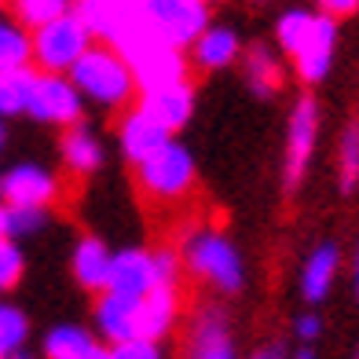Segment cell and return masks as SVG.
Wrapping results in <instances>:
<instances>
[{"label": "cell", "instance_id": "obj_1", "mask_svg": "<svg viewBox=\"0 0 359 359\" xmlns=\"http://www.w3.org/2000/svg\"><path fill=\"white\" fill-rule=\"evenodd\" d=\"M67 77L85 103L107 107V110H118L136 95V81L128 62L107 44H88V52L67 70Z\"/></svg>", "mask_w": 359, "mask_h": 359}, {"label": "cell", "instance_id": "obj_2", "mask_svg": "<svg viewBox=\"0 0 359 359\" xmlns=\"http://www.w3.org/2000/svg\"><path fill=\"white\" fill-rule=\"evenodd\" d=\"M70 11L85 22L92 41L114 48L121 59L128 52H136L143 41H151V29H147L143 11H140V0H74Z\"/></svg>", "mask_w": 359, "mask_h": 359}, {"label": "cell", "instance_id": "obj_3", "mask_svg": "<svg viewBox=\"0 0 359 359\" xmlns=\"http://www.w3.org/2000/svg\"><path fill=\"white\" fill-rule=\"evenodd\" d=\"M180 260H187V268L198 279L213 283L224 293H238L246 286V264H242L238 250L231 246V238L220 231H194L184 242Z\"/></svg>", "mask_w": 359, "mask_h": 359}, {"label": "cell", "instance_id": "obj_4", "mask_svg": "<svg viewBox=\"0 0 359 359\" xmlns=\"http://www.w3.org/2000/svg\"><path fill=\"white\" fill-rule=\"evenodd\" d=\"M88 44H92V34L85 29V22L74 11H67L29 34V55H34L41 74H67L88 52Z\"/></svg>", "mask_w": 359, "mask_h": 359}, {"label": "cell", "instance_id": "obj_5", "mask_svg": "<svg viewBox=\"0 0 359 359\" xmlns=\"http://www.w3.org/2000/svg\"><path fill=\"white\" fill-rule=\"evenodd\" d=\"M143 22L151 29V37H158L169 48H191L194 37L209 26L205 0H140Z\"/></svg>", "mask_w": 359, "mask_h": 359}, {"label": "cell", "instance_id": "obj_6", "mask_svg": "<svg viewBox=\"0 0 359 359\" xmlns=\"http://www.w3.org/2000/svg\"><path fill=\"white\" fill-rule=\"evenodd\" d=\"M140 187L151 194V198H161V202H172V198H184L194 184V158L184 143L169 140L165 147L140 161Z\"/></svg>", "mask_w": 359, "mask_h": 359}, {"label": "cell", "instance_id": "obj_7", "mask_svg": "<svg viewBox=\"0 0 359 359\" xmlns=\"http://www.w3.org/2000/svg\"><path fill=\"white\" fill-rule=\"evenodd\" d=\"M125 62H128V70H133V81H136V92L140 95L187 81V59H184V52H180V48L161 44L158 37L143 41L136 52H128Z\"/></svg>", "mask_w": 359, "mask_h": 359}, {"label": "cell", "instance_id": "obj_8", "mask_svg": "<svg viewBox=\"0 0 359 359\" xmlns=\"http://www.w3.org/2000/svg\"><path fill=\"white\" fill-rule=\"evenodd\" d=\"M26 114L44 121V125L70 128V125L81 121V114H85V100H81V92L70 85L67 74H37Z\"/></svg>", "mask_w": 359, "mask_h": 359}, {"label": "cell", "instance_id": "obj_9", "mask_svg": "<svg viewBox=\"0 0 359 359\" xmlns=\"http://www.w3.org/2000/svg\"><path fill=\"white\" fill-rule=\"evenodd\" d=\"M319 136V103L312 95H301L290 114V133H286V187L293 191L308 172V161L316 151Z\"/></svg>", "mask_w": 359, "mask_h": 359}, {"label": "cell", "instance_id": "obj_10", "mask_svg": "<svg viewBox=\"0 0 359 359\" xmlns=\"http://www.w3.org/2000/svg\"><path fill=\"white\" fill-rule=\"evenodd\" d=\"M55 194H59V180L44 165H34V161L11 165L4 172V184H0V198H4V205L48 209L55 202Z\"/></svg>", "mask_w": 359, "mask_h": 359}, {"label": "cell", "instance_id": "obj_11", "mask_svg": "<svg viewBox=\"0 0 359 359\" xmlns=\"http://www.w3.org/2000/svg\"><path fill=\"white\" fill-rule=\"evenodd\" d=\"M334 44H337V22L326 19V15H316L304 44L293 52V67H297V77L304 85H319V81L330 74Z\"/></svg>", "mask_w": 359, "mask_h": 359}, {"label": "cell", "instance_id": "obj_12", "mask_svg": "<svg viewBox=\"0 0 359 359\" xmlns=\"http://www.w3.org/2000/svg\"><path fill=\"white\" fill-rule=\"evenodd\" d=\"M154 290V264L147 250H121L110 257V275H107V290L114 297L125 301H140Z\"/></svg>", "mask_w": 359, "mask_h": 359}, {"label": "cell", "instance_id": "obj_13", "mask_svg": "<svg viewBox=\"0 0 359 359\" xmlns=\"http://www.w3.org/2000/svg\"><path fill=\"white\" fill-rule=\"evenodd\" d=\"M172 140V133L165 125H158L151 114H143L140 107L133 114H125L121 121V133H118V143H121V154L133 161V165H140V161H147L158 147H165Z\"/></svg>", "mask_w": 359, "mask_h": 359}, {"label": "cell", "instance_id": "obj_14", "mask_svg": "<svg viewBox=\"0 0 359 359\" xmlns=\"http://www.w3.org/2000/svg\"><path fill=\"white\" fill-rule=\"evenodd\" d=\"M140 110L151 114L158 125H165L169 133L172 128H184L194 114V92L187 81H180V85H169V88H154V92H143L140 100Z\"/></svg>", "mask_w": 359, "mask_h": 359}, {"label": "cell", "instance_id": "obj_15", "mask_svg": "<svg viewBox=\"0 0 359 359\" xmlns=\"http://www.w3.org/2000/svg\"><path fill=\"white\" fill-rule=\"evenodd\" d=\"M191 359H238L220 308H202L191 326Z\"/></svg>", "mask_w": 359, "mask_h": 359}, {"label": "cell", "instance_id": "obj_16", "mask_svg": "<svg viewBox=\"0 0 359 359\" xmlns=\"http://www.w3.org/2000/svg\"><path fill=\"white\" fill-rule=\"evenodd\" d=\"M176 323V290L172 286H154L147 297L136 301V337L161 341Z\"/></svg>", "mask_w": 359, "mask_h": 359}, {"label": "cell", "instance_id": "obj_17", "mask_svg": "<svg viewBox=\"0 0 359 359\" xmlns=\"http://www.w3.org/2000/svg\"><path fill=\"white\" fill-rule=\"evenodd\" d=\"M337 268H341V250L334 246V242L316 246L312 257H308L304 268H301V297L308 304L326 301V293H330V286L337 279Z\"/></svg>", "mask_w": 359, "mask_h": 359}, {"label": "cell", "instance_id": "obj_18", "mask_svg": "<svg viewBox=\"0 0 359 359\" xmlns=\"http://www.w3.org/2000/svg\"><path fill=\"white\" fill-rule=\"evenodd\" d=\"M238 34L231 26H205L191 44V55L202 70H224L238 59Z\"/></svg>", "mask_w": 359, "mask_h": 359}, {"label": "cell", "instance_id": "obj_19", "mask_svg": "<svg viewBox=\"0 0 359 359\" xmlns=\"http://www.w3.org/2000/svg\"><path fill=\"white\" fill-rule=\"evenodd\" d=\"M95 330H100V337H107L110 345L136 337V301L103 293L100 304H95Z\"/></svg>", "mask_w": 359, "mask_h": 359}, {"label": "cell", "instance_id": "obj_20", "mask_svg": "<svg viewBox=\"0 0 359 359\" xmlns=\"http://www.w3.org/2000/svg\"><path fill=\"white\" fill-rule=\"evenodd\" d=\"M59 151H62V161H67L74 172H81V176L95 172L103 165V143H100V136H95L88 125H81V121L62 133Z\"/></svg>", "mask_w": 359, "mask_h": 359}, {"label": "cell", "instance_id": "obj_21", "mask_svg": "<svg viewBox=\"0 0 359 359\" xmlns=\"http://www.w3.org/2000/svg\"><path fill=\"white\" fill-rule=\"evenodd\" d=\"M110 250L107 242H100L95 235L81 238L77 250H74V279L85 286V290H107V275H110Z\"/></svg>", "mask_w": 359, "mask_h": 359}, {"label": "cell", "instance_id": "obj_22", "mask_svg": "<svg viewBox=\"0 0 359 359\" xmlns=\"http://www.w3.org/2000/svg\"><path fill=\"white\" fill-rule=\"evenodd\" d=\"M100 341H95L85 326L77 323H62V326H52V330L44 334V359H85Z\"/></svg>", "mask_w": 359, "mask_h": 359}, {"label": "cell", "instance_id": "obj_23", "mask_svg": "<svg viewBox=\"0 0 359 359\" xmlns=\"http://www.w3.org/2000/svg\"><path fill=\"white\" fill-rule=\"evenodd\" d=\"M246 81L257 95H271L283 88V62L268 44H253L246 52Z\"/></svg>", "mask_w": 359, "mask_h": 359}, {"label": "cell", "instance_id": "obj_24", "mask_svg": "<svg viewBox=\"0 0 359 359\" xmlns=\"http://www.w3.org/2000/svg\"><path fill=\"white\" fill-rule=\"evenodd\" d=\"M37 70L22 67V70H4L0 74V118H19L29 107V92H34Z\"/></svg>", "mask_w": 359, "mask_h": 359}, {"label": "cell", "instance_id": "obj_25", "mask_svg": "<svg viewBox=\"0 0 359 359\" xmlns=\"http://www.w3.org/2000/svg\"><path fill=\"white\" fill-rule=\"evenodd\" d=\"M22 67H34V55H29V29H22L15 19L0 15V74L22 70Z\"/></svg>", "mask_w": 359, "mask_h": 359}, {"label": "cell", "instance_id": "obj_26", "mask_svg": "<svg viewBox=\"0 0 359 359\" xmlns=\"http://www.w3.org/2000/svg\"><path fill=\"white\" fill-rule=\"evenodd\" d=\"M74 8V0H11V11H15V22L22 29L34 34L37 26L59 19V15H67Z\"/></svg>", "mask_w": 359, "mask_h": 359}, {"label": "cell", "instance_id": "obj_27", "mask_svg": "<svg viewBox=\"0 0 359 359\" xmlns=\"http://www.w3.org/2000/svg\"><path fill=\"white\" fill-rule=\"evenodd\" d=\"M26 337H29V319L19 304H8L0 301V359H8L11 352L26 348Z\"/></svg>", "mask_w": 359, "mask_h": 359}, {"label": "cell", "instance_id": "obj_28", "mask_svg": "<svg viewBox=\"0 0 359 359\" xmlns=\"http://www.w3.org/2000/svg\"><path fill=\"white\" fill-rule=\"evenodd\" d=\"M312 19H316V15L304 11V8H290L283 19H279V26H275V37H279V44H283L286 55H293V52L304 44L308 29H312Z\"/></svg>", "mask_w": 359, "mask_h": 359}, {"label": "cell", "instance_id": "obj_29", "mask_svg": "<svg viewBox=\"0 0 359 359\" xmlns=\"http://www.w3.org/2000/svg\"><path fill=\"white\" fill-rule=\"evenodd\" d=\"M337 172H341V191H352L359 184V121H352L341 136V151H337Z\"/></svg>", "mask_w": 359, "mask_h": 359}, {"label": "cell", "instance_id": "obj_30", "mask_svg": "<svg viewBox=\"0 0 359 359\" xmlns=\"http://www.w3.org/2000/svg\"><path fill=\"white\" fill-rule=\"evenodd\" d=\"M4 209H8V238L11 242L37 235L48 224V209H26V205H4Z\"/></svg>", "mask_w": 359, "mask_h": 359}, {"label": "cell", "instance_id": "obj_31", "mask_svg": "<svg viewBox=\"0 0 359 359\" xmlns=\"http://www.w3.org/2000/svg\"><path fill=\"white\" fill-rule=\"evenodd\" d=\"M22 271H26V257L19 250V242L0 238V293H8V290L19 286Z\"/></svg>", "mask_w": 359, "mask_h": 359}, {"label": "cell", "instance_id": "obj_32", "mask_svg": "<svg viewBox=\"0 0 359 359\" xmlns=\"http://www.w3.org/2000/svg\"><path fill=\"white\" fill-rule=\"evenodd\" d=\"M151 264H154V286H172L176 290V279L184 275L180 253L176 250H158V253H151Z\"/></svg>", "mask_w": 359, "mask_h": 359}, {"label": "cell", "instance_id": "obj_33", "mask_svg": "<svg viewBox=\"0 0 359 359\" xmlns=\"http://www.w3.org/2000/svg\"><path fill=\"white\" fill-rule=\"evenodd\" d=\"M107 359H161V348H158V341L128 337V341L110 345V348H107Z\"/></svg>", "mask_w": 359, "mask_h": 359}, {"label": "cell", "instance_id": "obj_34", "mask_svg": "<svg viewBox=\"0 0 359 359\" xmlns=\"http://www.w3.org/2000/svg\"><path fill=\"white\" fill-rule=\"evenodd\" d=\"M319 11L326 19H345V15H355L359 11V0H319Z\"/></svg>", "mask_w": 359, "mask_h": 359}, {"label": "cell", "instance_id": "obj_35", "mask_svg": "<svg viewBox=\"0 0 359 359\" xmlns=\"http://www.w3.org/2000/svg\"><path fill=\"white\" fill-rule=\"evenodd\" d=\"M293 330H297V337H301V341H316V337L323 334V319H319L316 312H304V316H297Z\"/></svg>", "mask_w": 359, "mask_h": 359}, {"label": "cell", "instance_id": "obj_36", "mask_svg": "<svg viewBox=\"0 0 359 359\" xmlns=\"http://www.w3.org/2000/svg\"><path fill=\"white\" fill-rule=\"evenodd\" d=\"M250 359H286V352H283V345H264V348H257Z\"/></svg>", "mask_w": 359, "mask_h": 359}, {"label": "cell", "instance_id": "obj_37", "mask_svg": "<svg viewBox=\"0 0 359 359\" xmlns=\"http://www.w3.org/2000/svg\"><path fill=\"white\" fill-rule=\"evenodd\" d=\"M0 238H8V209L0 202Z\"/></svg>", "mask_w": 359, "mask_h": 359}, {"label": "cell", "instance_id": "obj_38", "mask_svg": "<svg viewBox=\"0 0 359 359\" xmlns=\"http://www.w3.org/2000/svg\"><path fill=\"white\" fill-rule=\"evenodd\" d=\"M85 359H107V348H103V345H95V348H92Z\"/></svg>", "mask_w": 359, "mask_h": 359}, {"label": "cell", "instance_id": "obj_39", "mask_svg": "<svg viewBox=\"0 0 359 359\" xmlns=\"http://www.w3.org/2000/svg\"><path fill=\"white\" fill-rule=\"evenodd\" d=\"M8 359H37V355H34V352H26V348H19V352H11Z\"/></svg>", "mask_w": 359, "mask_h": 359}, {"label": "cell", "instance_id": "obj_40", "mask_svg": "<svg viewBox=\"0 0 359 359\" xmlns=\"http://www.w3.org/2000/svg\"><path fill=\"white\" fill-rule=\"evenodd\" d=\"M4 143H8V125H4V118H0V151H4Z\"/></svg>", "mask_w": 359, "mask_h": 359}, {"label": "cell", "instance_id": "obj_41", "mask_svg": "<svg viewBox=\"0 0 359 359\" xmlns=\"http://www.w3.org/2000/svg\"><path fill=\"white\" fill-rule=\"evenodd\" d=\"M293 359H316V352H312V348H301V352L293 355Z\"/></svg>", "mask_w": 359, "mask_h": 359}, {"label": "cell", "instance_id": "obj_42", "mask_svg": "<svg viewBox=\"0 0 359 359\" xmlns=\"http://www.w3.org/2000/svg\"><path fill=\"white\" fill-rule=\"evenodd\" d=\"M355 297H359V253H355Z\"/></svg>", "mask_w": 359, "mask_h": 359}, {"label": "cell", "instance_id": "obj_43", "mask_svg": "<svg viewBox=\"0 0 359 359\" xmlns=\"http://www.w3.org/2000/svg\"><path fill=\"white\" fill-rule=\"evenodd\" d=\"M0 184H4V172H0Z\"/></svg>", "mask_w": 359, "mask_h": 359}, {"label": "cell", "instance_id": "obj_44", "mask_svg": "<svg viewBox=\"0 0 359 359\" xmlns=\"http://www.w3.org/2000/svg\"><path fill=\"white\" fill-rule=\"evenodd\" d=\"M355 359H359V352H355Z\"/></svg>", "mask_w": 359, "mask_h": 359}]
</instances>
